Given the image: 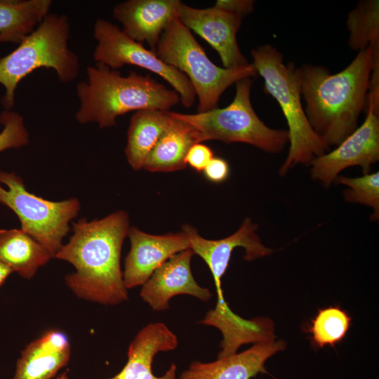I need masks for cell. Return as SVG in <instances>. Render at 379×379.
<instances>
[{"mask_svg":"<svg viewBox=\"0 0 379 379\" xmlns=\"http://www.w3.org/2000/svg\"><path fill=\"white\" fill-rule=\"evenodd\" d=\"M129 227L128 214L122 210L72 222L73 234L55 258L74 267L65 284L78 298L109 305L128 300L120 259Z\"/></svg>","mask_w":379,"mask_h":379,"instance_id":"obj_1","label":"cell"},{"mask_svg":"<svg viewBox=\"0 0 379 379\" xmlns=\"http://www.w3.org/2000/svg\"><path fill=\"white\" fill-rule=\"evenodd\" d=\"M373 60L370 46L336 74L319 65L296 67L308 122L328 147L338 145L357 128L367 103Z\"/></svg>","mask_w":379,"mask_h":379,"instance_id":"obj_2","label":"cell"},{"mask_svg":"<svg viewBox=\"0 0 379 379\" xmlns=\"http://www.w3.org/2000/svg\"><path fill=\"white\" fill-rule=\"evenodd\" d=\"M87 80L79 82L77 95L79 107L76 119L81 124H98L100 128L112 127L119 116L132 111H170L180 96L149 75L120 72L96 62L86 70Z\"/></svg>","mask_w":379,"mask_h":379,"instance_id":"obj_3","label":"cell"},{"mask_svg":"<svg viewBox=\"0 0 379 379\" xmlns=\"http://www.w3.org/2000/svg\"><path fill=\"white\" fill-rule=\"evenodd\" d=\"M251 54L258 75L264 80L265 93L277 102L288 127V153L279 170L284 175L298 164H310L328 152L330 147L308 122L295 65L284 64L282 53L269 44L253 48Z\"/></svg>","mask_w":379,"mask_h":379,"instance_id":"obj_4","label":"cell"},{"mask_svg":"<svg viewBox=\"0 0 379 379\" xmlns=\"http://www.w3.org/2000/svg\"><path fill=\"white\" fill-rule=\"evenodd\" d=\"M69 34L65 15L48 13L13 51L0 58V84L6 90L1 105L5 109L14 106L18 84L36 69H53L63 83L77 78L79 58L68 47Z\"/></svg>","mask_w":379,"mask_h":379,"instance_id":"obj_5","label":"cell"},{"mask_svg":"<svg viewBox=\"0 0 379 379\" xmlns=\"http://www.w3.org/2000/svg\"><path fill=\"white\" fill-rule=\"evenodd\" d=\"M155 53L188 78L199 99L198 113L217 108L221 95L232 84L258 76L252 63L231 69L215 65L178 18L163 32Z\"/></svg>","mask_w":379,"mask_h":379,"instance_id":"obj_6","label":"cell"},{"mask_svg":"<svg viewBox=\"0 0 379 379\" xmlns=\"http://www.w3.org/2000/svg\"><path fill=\"white\" fill-rule=\"evenodd\" d=\"M251 78L236 83L232 102L224 108H215L193 114L170 111L171 115L194 127L202 142L219 140L243 142L270 153L281 152L289 142L287 130L270 128L258 117L251 102Z\"/></svg>","mask_w":379,"mask_h":379,"instance_id":"obj_7","label":"cell"},{"mask_svg":"<svg viewBox=\"0 0 379 379\" xmlns=\"http://www.w3.org/2000/svg\"><path fill=\"white\" fill-rule=\"evenodd\" d=\"M0 204L9 208L21 223V229L46 248L55 258L69 231L70 222L78 215V199L53 201L27 190L15 172L0 170Z\"/></svg>","mask_w":379,"mask_h":379,"instance_id":"obj_8","label":"cell"},{"mask_svg":"<svg viewBox=\"0 0 379 379\" xmlns=\"http://www.w3.org/2000/svg\"><path fill=\"white\" fill-rule=\"evenodd\" d=\"M93 36L97 41L93 54L96 62L112 69L134 65L152 72L174 88L183 106H192L196 93L188 78L163 62L155 52L145 48L142 44L130 38L118 26L104 19L98 18L95 21Z\"/></svg>","mask_w":379,"mask_h":379,"instance_id":"obj_9","label":"cell"},{"mask_svg":"<svg viewBox=\"0 0 379 379\" xmlns=\"http://www.w3.org/2000/svg\"><path fill=\"white\" fill-rule=\"evenodd\" d=\"M362 124L343 140L337 147L314 159L310 165L312 179L330 186L343 170L361 166L368 173L379 159V107L366 104Z\"/></svg>","mask_w":379,"mask_h":379,"instance_id":"obj_10","label":"cell"},{"mask_svg":"<svg viewBox=\"0 0 379 379\" xmlns=\"http://www.w3.org/2000/svg\"><path fill=\"white\" fill-rule=\"evenodd\" d=\"M257 230L258 225L251 218H246L232 234L221 239L210 240L200 236L194 227L187 224L182 225V231L188 238L190 249L204 260L213 275L218 301L225 300L221 279L228 267L234 248H244V258L247 261L272 253V250L261 243Z\"/></svg>","mask_w":379,"mask_h":379,"instance_id":"obj_11","label":"cell"},{"mask_svg":"<svg viewBox=\"0 0 379 379\" xmlns=\"http://www.w3.org/2000/svg\"><path fill=\"white\" fill-rule=\"evenodd\" d=\"M178 18L187 29L197 33L218 52L225 68H235L249 63L237 40L242 22L241 16L215 6L197 8L181 3Z\"/></svg>","mask_w":379,"mask_h":379,"instance_id":"obj_12","label":"cell"},{"mask_svg":"<svg viewBox=\"0 0 379 379\" xmlns=\"http://www.w3.org/2000/svg\"><path fill=\"white\" fill-rule=\"evenodd\" d=\"M131 248L124 260L123 279L127 289L142 286L154 272L173 255L190 248L186 234L154 235L130 227Z\"/></svg>","mask_w":379,"mask_h":379,"instance_id":"obj_13","label":"cell"},{"mask_svg":"<svg viewBox=\"0 0 379 379\" xmlns=\"http://www.w3.org/2000/svg\"><path fill=\"white\" fill-rule=\"evenodd\" d=\"M193 255L189 248L173 255L142 285L140 295L152 310H168L169 300L177 295H192L204 302L211 298L210 290L199 286L192 275L190 264Z\"/></svg>","mask_w":379,"mask_h":379,"instance_id":"obj_14","label":"cell"},{"mask_svg":"<svg viewBox=\"0 0 379 379\" xmlns=\"http://www.w3.org/2000/svg\"><path fill=\"white\" fill-rule=\"evenodd\" d=\"M180 0H128L117 4L113 16L122 31L139 43H146L155 52L161 36L178 18Z\"/></svg>","mask_w":379,"mask_h":379,"instance_id":"obj_15","label":"cell"},{"mask_svg":"<svg viewBox=\"0 0 379 379\" xmlns=\"http://www.w3.org/2000/svg\"><path fill=\"white\" fill-rule=\"evenodd\" d=\"M286 348L281 340L255 343L251 348L212 362H192L178 379H251L265 372V364L272 356Z\"/></svg>","mask_w":379,"mask_h":379,"instance_id":"obj_16","label":"cell"},{"mask_svg":"<svg viewBox=\"0 0 379 379\" xmlns=\"http://www.w3.org/2000/svg\"><path fill=\"white\" fill-rule=\"evenodd\" d=\"M178 344L176 335L164 323L147 325L131 343L124 368L110 379H177V366L174 363L161 376L153 373L152 366L159 352L173 350Z\"/></svg>","mask_w":379,"mask_h":379,"instance_id":"obj_17","label":"cell"},{"mask_svg":"<svg viewBox=\"0 0 379 379\" xmlns=\"http://www.w3.org/2000/svg\"><path fill=\"white\" fill-rule=\"evenodd\" d=\"M70 357L67 335L58 330L46 331L22 351L13 379H51L68 364Z\"/></svg>","mask_w":379,"mask_h":379,"instance_id":"obj_18","label":"cell"},{"mask_svg":"<svg viewBox=\"0 0 379 379\" xmlns=\"http://www.w3.org/2000/svg\"><path fill=\"white\" fill-rule=\"evenodd\" d=\"M170 111L142 109L132 116L127 133L125 154L134 170L143 168L145 159L174 119Z\"/></svg>","mask_w":379,"mask_h":379,"instance_id":"obj_19","label":"cell"},{"mask_svg":"<svg viewBox=\"0 0 379 379\" xmlns=\"http://www.w3.org/2000/svg\"><path fill=\"white\" fill-rule=\"evenodd\" d=\"M173 118V124L147 157L144 169L150 172H171L185 168L189 149L193 145L202 142L194 127Z\"/></svg>","mask_w":379,"mask_h":379,"instance_id":"obj_20","label":"cell"},{"mask_svg":"<svg viewBox=\"0 0 379 379\" xmlns=\"http://www.w3.org/2000/svg\"><path fill=\"white\" fill-rule=\"evenodd\" d=\"M53 258L49 251L20 229L0 230V262L26 279Z\"/></svg>","mask_w":379,"mask_h":379,"instance_id":"obj_21","label":"cell"},{"mask_svg":"<svg viewBox=\"0 0 379 379\" xmlns=\"http://www.w3.org/2000/svg\"><path fill=\"white\" fill-rule=\"evenodd\" d=\"M51 0H0V44H20L49 13Z\"/></svg>","mask_w":379,"mask_h":379,"instance_id":"obj_22","label":"cell"},{"mask_svg":"<svg viewBox=\"0 0 379 379\" xmlns=\"http://www.w3.org/2000/svg\"><path fill=\"white\" fill-rule=\"evenodd\" d=\"M348 46L355 51L379 48V1L362 0L348 13Z\"/></svg>","mask_w":379,"mask_h":379,"instance_id":"obj_23","label":"cell"},{"mask_svg":"<svg viewBox=\"0 0 379 379\" xmlns=\"http://www.w3.org/2000/svg\"><path fill=\"white\" fill-rule=\"evenodd\" d=\"M351 325V317L339 307L319 309L306 331L311 334L314 347H333L345 337Z\"/></svg>","mask_w":379,"mask_h":379,"instance_id":"obj_24","label":"cell"},{"mask_svg":"<svg viewBox=\"0 0 379 379\" xmlns=\"http://www.w3.org/2000/svg\"><path fill=\"white\" fill-rule=\"evenodd\" d=\"M335 182L347 187L343 192L346 201L373 208L372 220L379 217V173H365L357 178L337 177Z\"/></svg>","mask_w":379,"mask_h":379,"instance_id":"obj_25","label":"cell"},{"mask_svg":"<svg viewBox=\"0 0 379 379\" xmlns=\"http://www.w3.org/2000/svg\"><path fill=\"white\" fill-rule=\"evenodd\" d=\"M0 152L11 149H18L29 142L28 131L23 117L18 112L4 109L0 114Z\"/></svg>","mask_w":379,"mask_h":379,"instance_id":"obj_26","label":"cell"},{"mask_svg":"<svg viewBox=\"0 0 379 379\" xmlns=\"http://www.w3.org/2000/svg\"><path fill=\"white\" fill-rule=\"evenodd\" d=\"M213 157L212 149L202 142H199L193 145L189 149L185 163L197 172H203Z\"/></svg>","mask_w":379,"mask_h":379,"instance_id":"obj_27","label":"cell"},{"mask_svg":"<svg viewBox=\"0 0 379 379\" xmlns=\"http://www.w3.org/2000/svg\"><path fill=\"white\" fill-rule=\"evenodd\" d=\"M203 173L207 180L220 183L227 180L230 174V166L226 160L213 157L207 164Z\"/></svg>","mask_w":379,"mask_h":379,"instance_id":"obj_28","label":"cell"},{"mask_svg":"<svg viewBox=\"0 0 379 379\" xmlns=\"http://www.w3.org/2000/svg\"><path fill=\"white\" fill-rule=\"evenodd\" d=\"M254 4L252 0H218L213 6L243 18L253 12Z\"/></svg>","mask_w":379,"mask_h":379,"instance_id":"obj_29","label":"cell"},{"mask_svg":"<svg viewBox=\"0 0 379 379\" xmlns=\"http://www.w3.org/2000/svg\"><path fill=\"white\" fill-rule=\"evenodd\" d=\"M13 272L11 267L0 262V288Z\"/></svg>","mask_w":379,"mask_h":379,"instance_id":"obj_30","label":"cell"},{"mask_svg":"<svg viewBox=\"0 0 379 379\" xmlns=\"http://www.w3.org/2000/svg\"><path fill=\"white\" fill-rule=\"evenodd\" d=\"M54 379H68V374L67 371H64L60 375H58L57 377H55Z\"/></svg>","mask_w":379,"mask_h":379,"instance_id":"obj_31","label":"cell"}]
</instances>
